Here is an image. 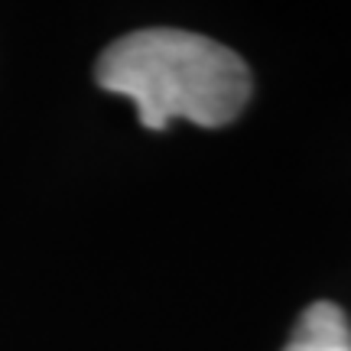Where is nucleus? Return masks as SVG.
<instances>
[{"label":"nucleus","mask_w":351,"mask_h":351,"mask_svg":"<svg viewBox=\"0 0 351 351\" xmlns=\"http://www.w3.org/2000/svg\"><path fill=\"white\" fill-rule=\"evenodd\" d=\"M283 351H351L348 315L335 302H313L296 322V332Z\"/></svg>","instance_id":"f03ea898"},{"label":"nucleus","mask_w":351,"mask_h":351,"mask_svg":"<svg viewBox=\"0 0 351 351\" xmlns=\"http://www.w3.org/2000/svg\"><path fill=\"white\" fill-rule=\"evenodd\" d=\"M95 82L130 98L147 130L182 117L199 127L231 124L251 98V72L238 52L186 29H137L98 56Z\"/></svg>","instance_id":"f257e3e1"}]
</instances>
